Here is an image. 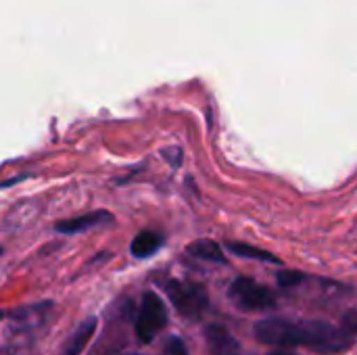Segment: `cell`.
Instances as JSON below:
<instances>
[{"instance_id": "1", "label": "cell", "mask_w": 357, "mask_h": 355, "mask_svg": "<svg viewBox=\"0 0 357 355\" xmlns=\"http://www.w3.org/2000/svg\"><path fill=\"white\" fill-rule=\"evenodd\" d=\"M255 337L272 347H310L324 354H341L354 345V335L322 320L268 318L255 324Z\"/></svg>"}, {"instance_id": "2", "label": "cell", "mask_w": 357, "mask_h": 355, "mask_svg": "<svg viewBox=\"0 0 357 355\" xmlns=\"http://www.w3.org/2000/svg\"><path fill=\"white\" fill-rule=\"evenodd\" d=\"M161 289L169 297L176 312L190 322L203 318V314L209 308V297H207V291L203 289V285L178 280V278H165V280H161Z\"/></svg>"}, {"instance_id": "3", "label": "cell", "mask_w": 357, "mask_h": 355, "mask_svg": "<svg viewBox=\"0 0 357 355\" xmlns=\"http://www.w3.org/2000/svg\"><path fill=\"white\" fill-rule=\"evenodd\" d=\"M230 301L245 312H264L276 308V295L253 278H234L228 287Z\"/></svg>"}, {"instance_id": "4", "label": "cell", "mask_w": 357, "mask_h": 355, "mask_svg": "<svg viewBox=\"0 0 357 355\" xmlns=\"http://www.w3.org/2000/svg\"><path fill=\"white\" fill-rule=\"evenodd\" d=\"M165 326H167V308L163 299L157 293L146 291L142 295L136 316V337L140 339V343H151L159 337V333Z\"/></svg>"}, {"instance_id": "5", "label": "cell", "mask_w": 357, "mask_h": 355, "mask_svg": "<svg viewBox=\"0 0 357 355\" xmlns=\"http://www.w3.org/2000/svg\"><path fill=\"white\" fill-rule=\"evenodd\" d=\"M102 224H113V213L98 209V211H88V213H82V216H75L69 220H61L54 224V230L61 234H79L90 228L102 226Z\"/></svg>"}, {"instance_id": "6", "label": "cell", "mask_w": 357, "mask_h": 355, "mask_svg": "<svg viewBox=\"0 0 357 355\" xmlns=\"http://www.w3.org/2000/svg\"><path fill=\"white\" fill-rule=\"evenodd\" d=\"M205 343L211 355H238L241 354V343L234 339V335L220 326V324H209L205 328Z\"/></svg>"}, {"instance_id": "7", "label": "cell", "mask_w": 357, "mask_h": 355, "mask_svg": "<svg viewBox=\"0 0 357 355\" xmlns=\"http://www.w3.org/2000/svg\"><path fill=\"white\" fill-rule=\"evenodd\" d=\"M165 245V239L161 232H155V230H142L138 236H134L132 245H130V251L134 257L138 259H146L151 255H155L161 247Z\"/></svg>"}, {"instance_id": "8", "label": "cell", "mask_w": 357, "mask_h": 355, "mask_svg": "<svg viewBox=\"0 0 357 355\" xmlns=\"http://www.w3.org/2000/svg\"><path fill=\"white\" fill-rule=\"evenodd\" d=\"M188 253L201 262H211V264H226V255L222 251V247L215 241L209 239H199L195 243L188 245Z\"/></svg>"}, {"instance_id": "9", "label": "cell", "mask_w": 357, "mask_h": 355, "mask_svg": "<svg viewBox=\"0 0 357 355\" xmlns=\"http://www.w3.org/2000/svg\"><path fill=\"white\" fill-rule=\"evenodd\" d=\"M94 331H96V318H90L88 322H84V324L73 333V337L69 339V343H67V347H65L63 355L84 354V349H86V345L90 343V339H92Z\"/></svg>"}, {"instance_id": "10", "label": "cell", "mask_w": 357, "mask_h": 355, "mask_svg": "<svg viewBox=\"0 0 357 355\" xmlns=\"http://www.w3.org/2000/svg\"><path fill=\"white\" fill-rule=\"evenodd\" d=\"M228 251H232L234 255L238 257H247V259H257V262H270V264H282L276 255H272L270 251L266 249H259V247H253V245H245V243H232L228 241L226 243Z\"/></svg>"}, {"instance_id": "11", "label": "cell", "mask_w": 357, "mask_h": 355, "mask_svg": "<svg viewBox=\"0 0 357 355\" xmlns=\"http://www.w3.org/2000/svg\"><path fill=\"white\" fill-rule=\"evenodd\" d=\"M303 280H305V274H301V272H297V270H282V272L278 274V285H280V287H287V289L297 287V285L303 282Z\"/></svg>"}, {"instance_id": "12", "label": "cell", "mask_w": 357, "mask_h": 355, "mask_svg": "<svg viewBox=\"0 0 357 355\" xmlns=\"http://www.w3.org/2000/svg\"><path fill=\"white\" fill-rule=\"evenodd\" d=\"M161 355H188V349L184 345V341L180 337H169L163 345Z\"/></svg>"}, {"instance_id": "13", "label": "cell", "mask_w": 357, "mask_h": 355, "mask_svg": "<svg viewBox=\"0 0 357 355\" xmlns=\"http://www.w3.org/2000/svg\"><path fill=\"white\" fill-rule=\"evenodd\" d=\"M343 328L351 335H357V310H351L343 316Z\"/></svg>"}, {"instance_id": "14", "label": "cell", "mask_w": 357, "mask_h": 355, "mask_svg": "<svg viewBox=\"0 0 357 355\" xmlns=\"http://www.w3.org/2000/svg\"><path fill=\"white\" fill-rule=\"evenodd\" d=\"M172 153H174V149L163 151V157H165V159H172V163H174V165H180V157H182L180 149H178V153H176V155H172Z\"/></svg>"}, {"instance_id": "15", "label": "cell", "mask_w": 357, "mask_h": 355, "mask_svg": "<svg viewBox=\"0 0 357 355\" xmlns=\"http://www.w3.org/2000/svg\"><path fill=\"white\" fill-rule=\"evenodd\" d=\"M268 355H293V354H287V352H274V354H268Z\"/></svg>"}, {"instance_id": "16", "label": "cell", "mask_w": 357, "mask_h": 355, "mask_svg": "<svg viewBox=\"0 0 357 355\" xmlns=\"http://www.w3.org/2000/svg\"><path fill=\"white\" fill-rule=\"evenodd\" d=\"M126 355H142V354H126Z\"/></svg>"}]
</instances>
